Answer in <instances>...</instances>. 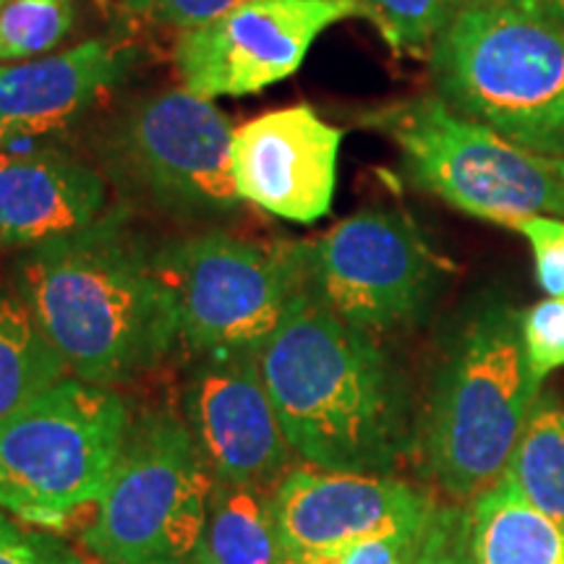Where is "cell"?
<instances>
[{
	"label": "cell",
	"mask_w": 564,
	"mask_h": 564,
	"mask_svg": "<svg viewBox=\"0 0 564 564\" xmlns=\"http://www.w3.org/2000/svg\"><path fill=\"white\" fill-rule=\"evenodd\" d=\"M426 525L415 528V531H403V533L382 535V539L361 541V544L343 546V549L285 554V564H411L415 552H419Z\"/></svg>",
	"instance_id": "24"
},
{
	"label": "cell",
	"mask_w": 564,
	"mask_h": 564,
	"mask_svg": "<svg viewBox=\"0 0 564 564\" xmlns=\"http://www.w3.org/2000/svg\"><path fill=\"white\" fill-rule=\"evenodd\" d=\"M392 53L423 58L449 24L463 0H361Z\"/></svg>",
	"instance_id": "22"
},
{
	"label": "cell",
	"mask_w": 564,
	"mask_h": 564,
	"mask_svg": "<svg viewBox=\"0 0 564 564\" xmlns=\"http://www.w3.org/2000/svg\"><path fill=\"white\" fill-rule=\"evenodd\" d=\"M470 564H564V528L499 478L465 505Z\"/></svg>",
	"instance_id": "17"
},
{
	"label": "cell",
	"mask_w": 564,
	"mask_h": 564,
	"mask_svg": "<svg viewBox=\"0 0 564 564\" xmlns=\"http://www.w3.org/2000/svg\"><path fill=\"white\" fill-rule=\"evenodd\" d=\"M112 387L66 377L0 423V512L58 528L100 502L131 429Z\"/></svg>",
	"instance_id": "5"
},
{
	"label": "cell",
	"mask_w": 564,
	"mask_h": 564,
	"mask_svg": "<svg viewBox=\"0 0 564 564\" xmlns=\"http://www.w3.org/2000/svg\"><path fill=\"white\" fill-rule=\"evenodd\" d=\"M13 291L82 382H133L181 345L173 295L123 209L21 251Z\"/></svg>",
	"instance_id": "1"
},
{
	"label": "cell",
	"mask_w": 564,
	"mask_h": 564,
	"mask_svg": "<svg viewBox=\"0 0 564 564\" xmlns=\"http://www.w3.org/2000/svg\"><path fill=\"white\" fill-rule=\"evenodd\" d=\"M411 564H470L465 505H436Z\"/></svg>",
	"instance_id": "26"
},
{
	"label": "cell",
	"mask_w": 564,
	"mask_h": 564,
	"mask_svg": "<svg viewBox=\"0 0 564 564\" xmlns=\"http://www.w3.org/2000/svg\"><path fill=\"white\" fill-rule=\"evenodd\" d=\"M541 384L514 308L494 303L465 324L423 429L429 474L455 505H468L502 478Z\"/></svg>",
	"instance_id": "4"
},
{
	"label": "cell",
	"mask_w": 564,
	"mask_h": 564,
	"mask_svg": "<svg viewBox=\"0 0 564 564\" xmlns=\"http://www.w3.org/2000/svg\"><path fill=\"white\" fill-rule=\"evenodd\" d=\"M232 126L188 89L141 97L102 141L110 178L175 217H225L241 204L230 167Z\"/></svg>",
	"instance_id": "9"
},
{
	"label": "cell",
	"mask_w": 564,
	"mask_h": 564,
	"mask_svg": "<svg viewBox=\"0 0 564 564\" xmlns=\"http://www.w3.org/2000/svg\"><path fill=\"white\" fill-rule=\"evenodd\" d=\"M0 564H82V560L53 535L0 512Z\"/></svg>",
	"instance_id": "27"
},
{
	"label": "cell",
	"mask_w": 564,
	"mask_h": 564,
	"mask_svg": "<svg viewBox=\"0 0 564 564\" xmlns=\"http://www.w3.org/2000/svg\"><path fill=\"white\" fill-rule=\"evenodd\" d=\"M215 474L188 423L171 411L131 421L121 460L82 544L105 564H196Z\"/></svg>",
	"instance_id": "6"
},
{
	"label": "cell",
	"mask_w": 564,
	"mask_h": 564,
	"mask_svg": "<svg viewBox=\"0 0 564 564\" xmlns=\"http://www.w3.org/2000/svg\"><path fill=\"white\" fill-rule=\"evenodd\" d=\"M183 408L215 481L264 489L291 470L293 449L264 384L259 350L202 356Z\"/></svg>",
	"instance_id": "12"
},
{
	"label": "cell",
	"mask_w": 564,
	"mask_h": 564,
	"mask_svg": "<svg viewBox=\"0 0 564 564\" xmlns=\"http://www.w3.org/2000/svg\"><path fill=\"white\" fill-rule=\"evenodd\" d=\"M178 335L199 356L259 350L308 293L306 241H251L212 230L154 251Z\"/></svg>",
	"instance_id": "8"
},
{
	"label": "cell",
	"mask_w": 564,
	"mask_h": 564,
	"mask_svg": "<svg viewBox=\"0 0 564 564\" xmlns=\"http://www.w3.org/2000/svg\"><path fill=\"white\" fill-rule=\"evenodd\" d=\"M556 167H560V173L564 175V160H560V162H556Z\"/></svg>",
	"instance_id": "31"
},
{
	"label": "cell",
	"mask_w": 564,
	"mask_h": 564,
	"mask_svg": "<svg viewBox=\"0 0 564 564\" xmlns=\"http://www.w3.org/2000/svg\"><path fill=\"white\" fill-rule=\"evenodd\" d=\"M112 3L126 6V9H131V11H150L152 0H112Z\"/></svg>",
	"instance_id": "30"
},
{
	"label": "cell",
	"mask_w": 564,
	"mask_h": 564,
	"mask_svg": "<svg viewBox=\"0 0 564 564\" xmlns=\"http://www.w3.org/2000/svg\"><path fill=\"white\" fill-rule=\"evenodd\" d=\"M196 564H207V562H196Z\"/></svg>",
	"instance_id": "33"
},
{
	"label": "cell",
	"mask_w": 564,
	"mask_h": 564,
	"mask_svg": "<svg viewBox=\"0 0 564 564\" xmlns=\"http://www.w3.org/2000/svg\"><path fill=\"white\" fill-rule=\"evenodd\" d=\"M366 126L394 141L415 186L476 220L514 230L533 215L564 217V175L556 162L520 150L440 95L373 110Z\"/></svg>",
	"instance_id": "7"
},
{
	"label": "cell",
	"mask_w": 564,
	"mask_h": 564,
	"mask_svg": "<svg viewBox=\"0 0 564 564\" xmlns=\"http://www.w3.org/2000/svg\"><path fill=\"white\" fill-rule=\"evenodd\" d=\"M533 253L535 282L549 299H564V217L533 215L514 225Z\"/></svg>",
	"instance_id": "25"
},
{
	"label": "cell",
	"mask_w": 564,
	"mask_h": 564,
	"mask_svg": "<svg viewBox=\"0 0 564 564\" xmlns=\"http://www.w3.org/2000/svg\"><path fill=\"white\" fill-rule=\"evenodd\" d=\"M282 552H324L415 531L429 523L436 502L426 491L384 474L291 468L270 491Z\"/></svg>",
	"instance_id": "13"
},
{
	"label": "cell",
	"mask_w": 564,
	"mask_h": 564,
	"mask_svg": "<svg viewBox=\"0 0 564 564\" xmlns=\"http://www.w3.org/2000/svg\"><path fill=\"white\" fill-rule=\"evenodd\" d=\"M502 481L564 528V405L554 394L535 400Z\"/></svg>",
	"instance_id": "20"
},
{
	"label": "cell",
	"mask_w": 564,
	"mask_h": 564,
	"mask_svg": "<svg viewBox=\"0 0 564 564\" xmlns=\"http://www.w3.org/2000/svg\"><path fill=\"white\" fill-rule=\"evenodd\" d=\"M442 274V259L400 209H364L306 241L308 295L369 335L419 322Z\"/></svg>",
	"instance_id": "10"
},
{
	"label": "cell",
	"mask_w": 564,
	"mask_h": 564,
	"mask_svg": "<svg viewBox=\"0 0 564 564\" xmlns=\"http://www.w3.org/2000/svg\"><path fill=\"white\" fill-rule=\"evenodd\" d=\"M429 61L449 108L520 150L564 160V24L463 0Z\"/></svg>",
	"instance_id": "3"
},
{
	"label": "cell",
	"mask_w": 564,
	"mask_h": 564,
	"mask_svg": "<svg viewBox=\"0 0 564 564\" xmlns=\"http://www.w3.org/2000/svg\"><path fill=\"white\" fill-rule=\"evenodd\" d=\"M74 24V0H6L0 6V63L55 53Z\"/></svg>",
	"instance_id": "21"
},
{
	"label": "cell",
	"mask_w": 564,
	"mask_h": 564,
	"mask_svg": "<svg viewBox=\"0 0 564 564\" xmlns=\"http://www.w3.org/2000/svg\"><path fill=\"white\" fill-rule=\"evenodd\" d=\"M123 42L97 37L63 53L0 63V147L74 126L131 70Z\"/></svg>",
	"instance_id": "15"
},
{
	"label": "cell",
	"mask_w": 564,
	"mask_h": 564,
	"mask_svg": "<svg viewBox=\"0 0 564 564\" xmlns=\"http://www.w3.org/2000/svg\"><path fill=\"white\" fill-rule=\"evenodd\" d=\"M6 3V0H0V6H3Z\"/></svg>",
	"instance_id": "32"
},
{
	"label": "cell",
	"mask_w": 564,
	"mask_h": 564,
	"mask_svg": "<svg viewBox=\"0 0 564 564\" xmlns=\"http://www.w3.org/2000/svg\"><path fill=\"white\" fill-rule=\"evenodd\" d=\"M196 562L285 564L270 494L259 486L215 481L207 531Z\"/></svg>",
	"instance_id": "18"
},
{
	"label": "cell",
	"mask_w": 564,
	"mask_h": 564,
	"mask_svg": "<svg viewBox=\"0 0 564 564\" xmlns=\"http://www.w3.org/2000/svg\"><path fill=\"white\" fill-rule=\"evenodd\" d=\"M241 3H246V0H152L147 13H152L160 24L173 26L178 32H188L220 19L223 13L232 11Z\"/></svg>",
	"instance_id": "28"
},
{
	"label": "cell",
	"mask_w": 564,
	"mask_h": 564,
	"mask_svg": "<svg viewBox=\"0 0 564 564\" xmlns=\"http://www.w3.org/2000/svg\"><path fill=\"white\" fill-rule=\"evenodd\" d=\"M494 3L510 6V9L531 13L535 19L564 24V0H494Z\"/></svg>",
	"instance_id": "29"
},
{
	"label": "cell",
	"mask_w": 564,
	"mask_h": 564,
	"mask_svg": "<svg viewBox=\"0 0 564 564\" xmlns=\"http://www.w3.org/2000/svg\"><path fill=\"white\" fill-rule=\"evenodd\" d=\"M520 337L533 377L544 382L564 366V299H544L520 314Z\"/></svg>",
	"instance_id": "23"
},
{
	"label": "cell",
	"mask_w": 564,
	"mask_h": 564,
	"mask_svg": "<svg viewBox=\"0 0 564 564\" xmlns=\"http://www.w3.org/2000/svg\"><path fill=\"white\" fill-rule=\"evenodd\" d=\"M259 366L293 455L319 468H392L405 434L403 394L373 335L306 293L259 348Z\"/></svg>",
	"instance_id": "2"
},
{
	"label": "cell",
	"mask_w": 564,
	"mask_h": 564,
	"mask_svg": "<svg viewBox=\"0 0 564 564\" xmlns=\"http://www.w3.org/2000/svg\"><path fill=\"white\" fill-rule=\"evenodd\" d=\"M345 19H366L361 0H246L181 32L173 63L183 89L204 100L257 95L291 79L319 34Z\"/></svg>",
	"instance_id": "11"
},
{
	"label": "cell",
	"mask_w": 564,
	"mask_h": 564,
	"mask_svg": "<svg viewBox=\"0 0 564 564\" xmlns=\"http://www.w3.org/2000/svg\"><path fill=\"white\" fill-rule=\"evenodd\" d=\"M108 215L105 175L58 147H0V251H26Z\"/></svg>",
	"instance_id": "16"
},
{
	"label": "cell",
	"mask_w": 564,
	"mask_h": 564,
	"mask_svg": "<svg viewBox=\"0 0 564 564\" xmlns=\"http://www.w3.org/2000/svg\"><path fill=\"white\" fill-rule=\"evenodd\" d=\"M70 377L19 293L0 291V423Z\"/></svg>",
	"instance_id": "19"
},
{
	"label": "cell",
	"mask_w": 564,
	"mask_h": 564,
	"mask_svg": "<svg viewBox=\"0 0 564 564\" xmlns=\"http://www.w3.org/2000/svg\"><path fill=\"white\" fill-rule=\"evenodd\" d=\"M345 131L308 105L270 110L232 129L230 167L241 202L291 223H316L335 199Z\"/></svg>",
	"instance_id": "14"
}]
</instances>
